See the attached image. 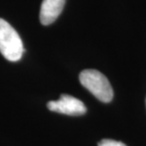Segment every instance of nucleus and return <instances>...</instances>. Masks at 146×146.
I'll return each mask as SVG.
<instances>
[{
	"mask_svg": "<svg viewBox=\"0 0 146 146\" xmlns=\"http://www.w3.org/2000/svg\"><path fill=\"white\" fill-rule=\"evenodd\" d=\"M0 52L11 62L19 61L25 52L18 33L2 18H0Z\"/></svg>",
	"mask_w": 146,
	"mask_h": 146,
	"instance_id": "obj_1",
	"label": "nucleus"
},
{
	"mask_svg": "<svg viewBox=\"0 0 146 146\" xmlns=\"http://www.w3.org/2000/svg\"><path fill=\"white\" fill-rule=\"evenodd\" d=\"M66 0H43L40 9V22L44 26L52 24L62 13Z\"/></svg>",
	"mask_w": 146,
	"mask_h": 146,
	"instance_id": "obj_4",
	"label": "nucleus"
},
{
	"mask_svg": "<svg viewBox=\"0 0 146 146\" xmlns=\"http://www.w3.org/2000/svg\"><path fill=\"white\" fill-rule=\"evenodd\" d=\"M82 86L91 92L103 103H109L113 99L112 86L103 73L96 69H84L79 76Z\"/></svg>",
	"mask_w": 146,
	"mask_h": 146,
	"instance_id": "obj_2",
	"label": "nucleus"
},
{
	"mask_svg": "<svg viewBox=\"0 0 146 146\" xmlns=\"http://www.w3.org/2000/svg\"><path fill=\"white\" fill-rule=\"evenodd\" d=\"M98 146H126V145H125L123 142L117 141H114V139H106L99 142Z\"/></svg>",
	"mask_w": 146,
	"mask_h": 146,
	"instance_id": "obj_5",
	"label": "nucleus"
},
{
	"mask_svg": "<svg viewBox=\"0 0 146 146\" xmlns=\"http://www.w3.org/2000/svg\"><path fill=\"white\" fill-rule=\"evenodd\" d=\"M48 108L53 112L70 116L83 115L86 112V107L83 102L70 95L62 94L59 100L50 101L46 104Z\"/></svg>",
	"mask_w": 146,
	"mask_h": 146,
	"instance_id": "obj_3",
	"label": "nucleus"
}]
</instances>
